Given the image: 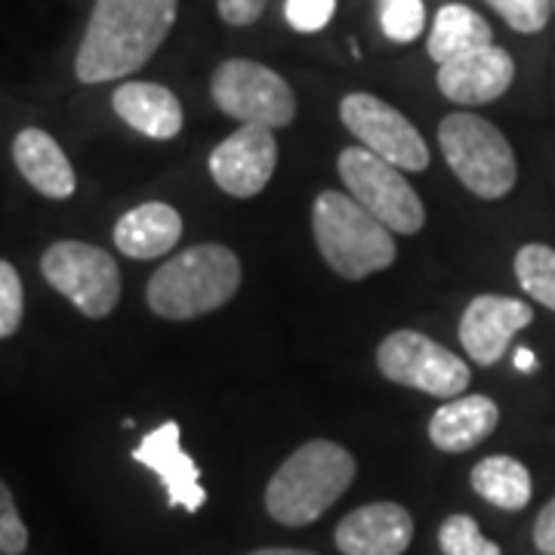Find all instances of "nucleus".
<instances>
[{"label": "nucleus", "mask_w": 555, "mask_h": 555, "mask_svg": "<svg viewBox=\"0 0 555 555\" xmlns=\"http://www.w3.org/2000/svg\"><path fill=\"white\" fill-rule=\"evenodd\" d=\"M179 0H96L80 40L75 75L105 83L139 72L177 22Z\"/></svg>", "instance_id": "1"}, {"label": "nucleus", "mask_w": 555, "mask_h": 555, "mask_svg": "<svg viewBox=\"0 0 555 555\" xmlns=\"http://www.w3.org/2000/svg\"><path fill=\"white\" fill-rule=\"evenodd\" d=\"M356 478V456L337 441L312 438L287 456L266 488V509L284 528H302L324 516Z\"/></svg>", "instance_id": "2"}, {"label": "nucleus", "mask_w": 555, "mask_h": 555, "mask_svg": "<svg viewBox=\"0 0 555 555\" xmlns=\"http://www.w3.org/2000/svg\"><path fill=\"white\" fill-rule=\"evenodd\" d=\"M241 287L238 257L222 244H195L167 259L149 281L145 299L152 312L167 321L217 312Z\"/></svg>", "instance_id": "3"}, {"label": "nucleus", "mask_w": 555, "mask_h": 555, "mask_svg": "<svg viewBox=\"0 0 555 555\" xmlns=\"http://www.w3.org/2000/svg\"><path fill=\"white\" fill-rule=\"evenodd\" d=\"M312 232L318 254L339 278L361 281L396 262L392 232L349 192L318 195L312 204Z\"/></svg>", "instance_id": "4"}, {"label": "nucleus", "mask_w": 555, "mask_h": 555, "mask_svg": "<svg viewBox=\"0 0 555 555\" xmlns=\"http://www.w3.org/2000/svg\"><path fill=\"white\" fill-rule=\"evenodd\" d=\"M438 145L454 177L478 198L500 201L516 189V152L491 120L466 112L448 115L438 127Z\"/></svg>", "instance_id": "5"}, {"label": "nucleus", "mask_w": 555, "mask_h": 555, "mask_svg": "<svg viewBox=\"0 0 555 555\" xmlns=\"http://www.w3.org/2000/svg\"><path fill=\"white\" fill-rule=\"evenodd\" d=\"M346 192L398 235H416L426 222V207L414 185L401 177L396 164L383 160L364 145L346 149L337 160Z\"/></svg>", "instance_id": "6"}, {"label": "nucleus", "mask_w": 555, "mask_h": 555, "mask_svg": "<svg viewBox=\"0 0 555 555\" xmlns=\"http://www.w3.org/2000/svg\"><path fill=\"white\" fill-rule=\"evenodd\" d=\"M47 284L68 299L80 315L105 318L120 299L118 262L102 247L83 241H56L40 259Z\"/></svg>", "instance_id": "7"}, {"label": "nucleus", "mask_w": 555, "mask_h": 555, "mask_svg": "<svg viewBox=\"0 0 555 555\" xmlns=\"http://www.w3.org/2000/svg\"><path fill=\"white\" fill-rule=\"evenodd\" d=\"M377 367L386 379L433 398H460L469 389V364L416 331H396L379 343Z\"/></svg>", "instance_id": "8"}, {"label": "nucleus", "mask_w": 555, "mask_h": 555, "mask_svg": "<svg viewBox=\"0 0 555 555\" xmlns=\"http://www.w3.org/2000/svg\"><path fill=\"white\" fill-rule=\"evenodd\" d=\"M210 96L229 118L259 127H287L297 115V96L278 72L250 60H229L210 80Z\"/></svg>", "instance_id": "9"}, {"label": "nucleus", "mask_w": 555, "mask_h": 555, "mask_svg": "<svg viewBox=\"0 0 555 555\" xmlns=\"http://www.w3.org/2000/svg\"><path fill=\"white\" fill-rule=\"evenodd\" d=\"M339 118L367 152L396 164L398 170L420 173L429 167V145L423 142L420 130L379 96L349 93L339 102Z\"/></svg>", "instance_id": "10"}, {"label": "nucleus", "mask_w": 555, "mask_h": 555, "mask_svg": "<svg viewBox=\"0 0 555 555\" xmlns=\"http://www.w3.org/2000/svg\"><path fill=\"white\" fill-rule=\"evenodd\" d=\"M278 142L269 127L244 124L210 152V177L232 198H254L275 173Z\"/></svg>", "instance_id": "11"}, {"label": "nucleus", "mask_w": 555, "mask_h": 555, "mask_svg": "<svg viewBox=\"0 0 555 555\" xmlns=\"http://www.w3.org/2000/svg\"><path fill=\"white\" fill-rule=\"evenodd\" d=\"M534 321V309L528 302L513 297L481 294L460 318V343L466 356L481 367H491L506 356L509 343L518 331H525Z\"/></svg>", "instance_id": "12"}, {"label": "nucleus", "mask_w": 555, "mask_h": 555, "mask_svg": "<svg viewBox=\"0 0 555 555\" xmlns=\"http://www.w3.org/2000/svg\"><path fill=\"white\" fill-rule=\"evenodd\" d=\"M179 438H182V429H179V423L170 420L139 441L133 448V460L149 466L160 478V485L167 491V503L173 509L179 506L185 513H198L207 503V494L201 488L198 463L182 451Z\"/></svg>", "instance_id": "13"}, {"label": "nucleus", "mask_w": 555, "mask_h": 555, "mask_svg": "<svg viewBox=\"0 0 555 555\" xmlns=\"http://www.w3.org/2000/svg\"><path fill=\"white\" fill-rule=\"evenodd\" d=\"M516 80V62L503 47H478L438 65V90L456 105H485L500 100Z\"/></svg>", "instance_id": "14"}, {"label": "nucleus", "mask_w": 555, "mask_h": 555, "mask_svg": "<svg viewBox=\"0 0 555 555\" xmlns=\"http://www.w3.org/2000/svg\"><path fill=\"white\" fill-rule=\"evenodd\" d=\"M414 540V518L398 503H367L343 518L334 543L343 555H401Z\"/></svg>", "instance_id": "15"}, {"label": "nucleus", "mask_w": 555, "mask_h": 555, "mask_svg": "<svg viewBox=\"0 0 555 555\" xmlns=\"http://www.w3.org/2000/svg\"><path fill=\"white\" fill-rule=\"evenodd\" d=\"M13 160L20 173L31 189H38L43 198L62 201L75 195L78 177L72 160L65 158L62 145L47 130L25 127L20 137L13 139Z\"/></svg>", "instance_id": "16"}, {"label": "nucleus", "mask_w": 555, "mask_h": 555, "mask_svg": "<svg viewBox=\"0 0 555 555\" xmlns=\"http://www.w3.org/2000/svg\"><path fill=\"white\" fill-rule=\"evenodd\" d=\"M500 408L488 396H460L444 401L429 420V441L444 454H466L491 436Z\"/></svg>", "instance_id": "17"}, {"label": "nucleus", "mask_w": 555, "mask_h": 555, "mask_svg": "<svg viewBox=\"0 0 555 555\" xmlns=\"http://www.w3.org/2000/svg\"><path fill=\"white\" fill-rule=\"evenodd\" d=\"M112 105L120 120L149 139H177L182 130V105L160 83L149 80H127L112 96Z\"/></svg>", "instance_id": "18"}, {"label": "nucleus", "mask_w": 555, "mask_h": 555, "mask_svg": "<svg viewBox=\"0 0 555 555\" xmlns=\"http://www.w3.org/2000/svg\"><path fill=\"white\" fill-rule=\"evenodd\" d=\"M182 238V217L164 201H149L127 210L115 225V244L133 259H158Z\"/></svg>", "instance_id": "19"}, {"label": "nucleus", "mask_w": 555, "mask_h": 555, "mask_svg": "<svg viewBox=\"0 0 555 555\" xmlns=\"http://www.w3.org/2000/svg\"><path fill=\"white\" fill-rule=\"evenodd\" d=\"M469 485L481 500H488L491 506L503 509V513H521L534 494L528 466L516 456L503 454L485 456L481 463H476Z\"/></svg>", "instance_id": "20"}, {"label": "nucleus", "mask_w": 555, "mask_h": 555, "mask_svg": "<svg viewBox=\"0 0 555 555\" xmlns=\"http://www.w3.org/2000/svg\"><path fill=\"white\" fill-rule=\"evenodd\" d=\"M494 43L491 25L485 16H478L473 7L466 3H448L438 10L433 31H429V56L444 65L448 60H456L469 50Z\"/></svg>", "instance_id": "21"}, {"label": "nucleus", "mask_w": 555, "mask_h": 555, "mask_svg": "<svg viewBox=\"0 0 555 555\" xmlns=\"http://www.w3.org/2000/svg\"><path fill=\"white\" fill-rule=\"evenodd\" d=\"M516 278L528 297L555 312V250L550 244H525L516 254Z\"/></svg>", "instance_id": "22"}, {"label": "nucleus", "mask_w": 555, "mask_h": 555, "mask_svg": "<svg viewBox=\"0 0 555 555\" xmlns=\"http://www.w3.org/2000/svg\"><path fill=\"white\" fill-rule=\"evenodd\" d=\"M438 546L444 555H503L494 540L478 531L473 516H448L438 528Z\"/></svg>", "instance_id": "23"}, {"label": "nucleus", "mask_w": 555, "mask_h": 555, "mask_svg": "<svg viewBox=\"0 0 555 555\" xmlns=\"http://www.w3.org/2000/svg\"><path fill=\"white\" fill-rule=\"evenodd\" d=\"M379 28L396 43H411L423 35L426 3L423 0H377Z\"/></svg>", "instance_id": "24"}, {"label": "nucleus", "mask_w": 555, "mask_h": 555, "mask_svg": "<svg viewBox=\"0 0 555 555\" xmlns=\"http://www.w3.org/2000/svg\"><path fill=\"white\" fill-rule=\"evenodd\" d=\"M485 3L518 35L543 31L553 13V0H485Z\"/></svg>", "instance_id": "25"}, {"label": "nucleus", "mask_w": 555, "mask_h": 555, "mask_svg": "<svg viewBox=\"0 0 555 555\" xmlns=\"http://www.w3.org/2000/svg\"><path fill=\"white\" fill-rule=\"evenodd\" d=\"M22 309H25V297H22L20 272L7 259H0V339L13 337L20 331Z\"/></svg>", "instance_id": "26"}, {"label": "nucleus", "mask_w": 555, "mask_h": 555, "mask_svg": "<svg viewBox=\"0 0 555 555\" xmlns=\"http://www.w3.org/2000/svg\"><path fill=\"white\" fill-rule=\"evenodd\" d=\"M28 550V528L22 521L16 500L0 481V555H22Z\"/></svg>", "instance_id": "27"}, {"label": "nucleus", "mask_w": 555, "mask_h": 555, "mask_svg": "<svg viewBox=\"0 0 555 555\" xmlns=\"http://www.w3.org/2000/svg\"><path fill=\"white\" fill-rule=\"evenodd\" d=\"M337 13V0H287L284 3V16L291 22V28H297L302 35L321 31Z\"/></svg>", "instance_id": "28"}, {"label": "nucleus", "mask_w": 555, "mask_h": 555, "mask_svg": "<svg viewBox=\"0 0 555 555\" xmlns=\"http://www.w3.org/2000/svg\"><path fill=\"white\" fill-rule=\"evenodd\" d=\"M266 3L269 0H217V10L229 25H254L262 16Z\"/></svg>", "instance_id": "29"}, {"label": "nucleus", "mask_w": 555, "mask_h": 555, "mask_svg": "<svg viewBox=\"0 0 555 555\" xmlns=\"http://www.w3.org/2000/svg\"><path fill=\"white\" fill-rule=\"evenodd\" d=\"M534 543L540 553L555 555V496L540 509V516H537Z\"/></svg>", "instance_id": "30"}, {"label": "nucleus", "mask_w": 555, "mask_h": 555, "mask_svg": "<svg viewBox=\"0 0 555 555\" xmlns=\"http://www.w3.org/2000/svg\"><path fill=\"white\" fill-rule=\"evenodd\" d=\"M513 361H516V367L521 371V374H531L537 367V358L531 349H516V356H513Z\"/></svg>", "instance_id": "31"}, {"label": "nucleus", "mask_w": 555, "mask_h": 555, "mask_svg": "<svg viewBox=\"0 0 555 555\" xmlns=\"http://www.w3.org/2000/svg\"><path fill=\"white\" fill-rule=\"evenodd\" d=\"M250 555H315L309 550H287V546H269V550H254Z\"/></svg>", "instance_id": "32"}]
</instances>
